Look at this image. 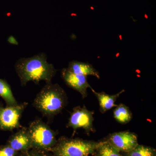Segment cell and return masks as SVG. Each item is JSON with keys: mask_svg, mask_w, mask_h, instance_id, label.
Segmentation results:
<instances>
[{"mask_svg": "<svg viewBox=\"0 0 156 156\" xmlns=\"http://www.w3.org/2000/svg\"><path fill=\"white\" fill-rule=\"evenodd\" d=\"M15 69L23 87L29 81L38 84L44 80L50 83L57 71L53 64L48 63L47 55L43 53L30 58H20L15 64Z\"/></svg>", "mask_w": 156, "mask_h": 156, "instance_id": "1", "label": "cell"}, {"mask_svg": "<svg viewBox=\"0 0 156 156\" xmlns=\"http://www.w3.org/2000/svg\"><path fill=\"white\" fill-rule=\"evenodd\" d=\"M67 103L66 93L58 84H47L37 95L34 105L41 113L48 117L58 114Z\"/></svg>", "mask_w": 156, "mask_h": 156, "instance_id": "2", "label": "cell"}, {"mask_svg": "<svg viewBox=\"0 0 156 156\" xmlns=\"http://www.w3.org/2000/svg\"><path fill=\"white\" fill-rule=\"evenodd\" d=\"M99 143L62 138L54 148L56 156H89L95 152Z\"/></svg>", "mask_w": 156, "mask_h": 156, "instance_id": "3", "label": "cell"}, {"mask_svg": "<svg viewBox=\"0 0 156 156\" xmlns=\"http://www.w3.org/2000/svg\"><path fill=\"white\" fill-rule=\"evenodd\" d=\"M27 130L32 147L48 150L52 148L56 144V132L41 120L34 121Z\"/></svg>", "mask_w": 156, "mask_h": 156, "instance_id": "4", "label": "cell"}, {"mask_svg": "<svg viewBox=\"0 0 156 156\" xmlns=\"http://www.w3.org/2000/svg\"><path fill=\"white\" fill-rule=\"evenodd\" d=\"M27 104L24 103L5 107L0 106V129L12 131L21 127L20 119Z\"/></svg>", "mask_w": 156, "mask_h": 156, "instance_id": "5", "label": "cell"}, {"mask_svg": "<svg viewBox=\"0 0 156 156\" xmlns=\"http://www.w3.org/2000/svg\"><path fill=\"white\" fill-rule=\"evenodd\" d=\"M93 114L92 112L87 110L85 106L75 108L69 120L68 127L76 131L78 128H82L88 134L95 131L93 126Z\"/></svg>", "mask_w": 156, "mask_h": 156, "instance_id": "6", "label": "cell"}, {"mask_svg": "<svg viewBox=\"0 0 156 156\" xmlns=\"http://www.w3.org/2000/svg\"><path fill=\"white\" fill-rule=\"evenodd\" d=\"M107 141L117 150L126 152L134 149L138 144L136 134L127 131L112 134Z\"/></svg>", "mask_w": 156, "mask_h": 156, "instance_id": "7", "label": "cell"}, {"mask_svg": "<svg viewBox=\"0 0 156 156\" xmlns=\"http://www.w3.org/2000/svg\"><path fill=\"white\" fill-rule=\"evenodd\" d=\"M61 76L66 84L80 92L83 98L87 97V89L91 87L87 81V76L73 73L64 68L62 70Z\"/></svg>", "mask_w": 156, "mask_h": 156, "instance_id": "8", "label": "cell"}, {"mask_svg": "<svg viewBox=\"0 0 156 156\" xmlns=\"http://www.w3.org/2000/svg\"><path fill=\"white\" fill-rule=\"evenodd\" d=\"M9 145L14 151H27L32 147L27 128H22L9 140Z\"/></svg>", "mask_w": 156, "mask_h": 156, "instance_id": "9", "label": "cell"}, {"mask_svg": "<svg viewBox=\"0 0 156 156\" xmlns=\"http://www.w3.org/2000/svg\"><path fill=\"white\" fill-rule=\"evenodd\" d=\"M66 69L73 73L86 76H93L98 79H100L99 72L93 67L92 65L88 62L73 60L70 62L68 67Z\"/></svg>", "mask_w": 156, "mask_h": 156, "instance_id": "10", "label": "cell"}, {"mask_svg": "<svg viewBox=\"0 0 156 156\" xmlns=\"http://www.w3.org/2000/svg\"><path fill=\"white\" fill-rule=\"evenodd\" d=\"M90 88L98 99L100 111L102 113L105 112L112 108L116 107L117 105L115 104V102L120 95L125 92V90L123 89L116 94L110 95L104 92H95L92 87Z\"/></svg>", "mask_w": 156, "mask_h": 156, "instance_id": "11", "label": "cell"}, {"mask_svg": "<svg viewBox=\"0 0 156 156\" xmlns=\"http://www.w3.org/2000/svg\"><path fill=\"white\" fill-rule=\"evenodd\" d=\"M0 96L5 101L8 106L18 104L13 95L11 87L5 80L2 79H0Z\"/></svg>", "mask_w": 156, "mask_h": 156, "instance_id": "12", "label": "cell"}, {"mask_svg": "<svg viewBox=\"0 0 156 156\" xmlns=\"http://www.w3.org/2000/svg\"><path fill=\"white\" fill-rule=\"evenodd\" d=\"M114 111V116L117 122L126 124L132 119V114L129 108L123 104L117 105Z\"/></svg>", "mask_w": 156, "mask_h": 156, "instance_id": "13", "label": "cell"}, {"mask_svg": "<svg viewBox=\"0 0 156 156\" xmlns=\"http://www.w3.org/2000/svg\"><path fill=\"white\" fill-rule=\"evenodd\" d=\"M96 150L98 156H122L108 141L99 143Z\"/></svg>", "mask_w": 156, "mask_h": 156, "instance_id": "14", "label": "cell"}, {"mask_svg": "<svg viewBox=\"0 0 156 156\" xmlns=\"http://www.w3.org/2000/svg\"><path fill=\"white\" fill-rule=\"evenodd\" d=\"M127 153V156H155V151L153 149L139 144Z\"/></svg>", "mask_w": 156, "mask_h": 156, "instance_id": "15", "label": "cell"}, {"mask_svg": "<svg viewBox=\"0 0 156 156\" xmlns=\"http://www.w3.org/2000/svg\"><path fill=\"white\" fill-rule=\"evenodd\" d=\"M17 151L9 145L0 148V156H15Z\"/></svg>", "mask_w": 156, "mask_h": 156, "instance_id": "16", "label": "cell"}, {"mask_svg": "<svg viewBox=\"0 0 156 156\" xmlns=\"http://www.w3.org/2000/svg\"><path fill=\"white\" fill-rule=\"evenodd\" d=\"M8 41L11 44L17 45L18 44V42L16 38L13 36H11L8 39Z\"/></svg>", "mask_w": 156, "mask_h": 156, "instance_id": "17", "label": "cell"}, {"mask_svg": "<svg viewBox=\"0 0 156 156\" xmlns=\"http://www.w3.org/2000/svg\"><path fill=\"white\" fill-rule=\"evenodd\" d=\"M24 156H48L41 153H30Z\"/></svg>", "mask_w": 156, "mask_h": 156, "instance_id": "18", "label": "cell"}]
</instances>
